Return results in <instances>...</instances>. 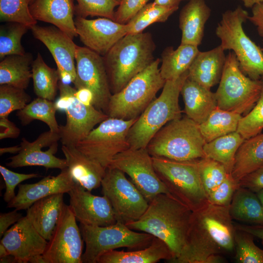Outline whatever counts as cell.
I'll use <instances>...</instances> for the list:
<instances>
[{
  "mask_svg": "<svg viewBox=\"0 0 263 263\" xmlns=\"http://www.w3.org/2000/svg\"><path fill=\"white\" fill-rule=\"evenodd\" d=\"M56 110L55 102L38 97L18 111L17 115L24 126L38 120L46 124L50 131L59 132V126L56 118Z\"/></svg>",
  "mask_w": 263,
  "mask_h": 263,
  "instance_id": "obj_37",
  "label": "cell"
},
{
  "mask_svg": "<svg viewBox=\"0 0 263 263\" xmlns=\"http://www.w3.org/2000/svg\"><path fill=\"white\" fill-rule=\"evenodd\" d=\"M256 194L261 203V204L262 205V207H263V189L259 190L257 192H256Z\"/></svg>",
  "mask_w": 263,
  "mask_h": 263,
  "instance_id": "obj_61",
  "label": "cell"
},
{
  "mask_svg": "<svg viewBox=\"0 0 263 263\" xmlns=\"http://www.w3.org/2000/svg\"><path fill=\"white\" fill-rule=\"evenodd\" d=\"M60 137L58 132L50 130L41 133L33 142L25 138L21 140L20 151L9 158L6 166L13 168L27 166H42L47 169L67 168L65 159L56 157L58 141Z\"/></svg>",
  "mask_w": 263,
  "mask_h": 263,
  "instance_id": "obj_17",
  "label": "cell"
},
{
  "mask_svg": "<svg viewBox=\"0 0 263 263\" xmlns=\"http://www.w3.org/2000/svg\"><path fill=\"white\" fill-rule=\"evenodd\" d=\"M76 220L65 205L42 254L46 263H82L83 240Z\"/></svg>",
  "mask_w": 263,
  "mask_h": 263,
  "instance_id": "obj_16",
  "label": "cell"
},
{
  "mask_svg": "<svg viewBox=\"0 0 263 263\" xmlns=\"http://www.w3.org/2000/svg\"><path fill=\"white\" fill-rule=\"evenodd\" d=\"M251 234L236 229L235 259L239 263H263V249L257 246Z\"/></svg>",
  "mask_w": 263,
  "mask_h": 263,
  "instance_id": "obj_40",
  "label": "cell"
},
{
  "mask_svg": "<svg viewBox=\"0 0 263 263\" xmlns=\"http://www.w3.org/2000/svg\"><path fill=\"white\" fill-rule=\"evenodd\" d=\"M48 241L36 230L26 216L21 218L2 237L0 243L18 263H29L34 256L43 254Z\"/></svg>",
  "mask_w": 263,
  "mask_h": 263,
  "instance_id": "obj_21",
  "label": "cell"
},
{
  "mask_svg": "<svg viewBox=\"0 0 263 263\" xmlns=\"http://www.w3.org/2000/svg\"><path fill=\"white\" fill-rule=\"evenodd\" d=\"M59 97L55 102L57 110L65 112L66 122L59 126L60 141L63 145L75 146L94 127L109 117L93 105L85 104L76 97V89L69 84L58 82Z\"/></svg>",
  "mask_w": 263,
  "mask_h": 263,
  "instance_id": "obj_11",
  "label": "cell"
},
{
  "mask_svg": "<svg viewBox=\"0 0 263 263\" xmlns=\"http://www.w3.org/2000/svg\"><path fill=\"white\" fill-rule=\"evenodd\" d=\"M247 8H252L255 4L263 3V0H240Z\"/></svg>",
  "mask_w": 263,
  "mask_h": 263,
  "instance_id": "obj_57",
  "label": "cell"
},
{
  "mask_svg": "<svg viewBox=\"0 0 263 263\" xmlns=\"http://www.w3.org/2000/svg\"><path fill=\"white\" fill-rule=\"evenodd\" d=\"M21 150V147L17 145L8 147H3L0 149V155H2L4 153H9L12 154L18 153Z\"/></svg>",
  "mask_w": 263,
  "mask_h": 263,
  "instance_id": "obj_56",
  "label": "cell"
},
{
  "mask_svg": "<svg viewBox=\"0 0 263 263\" xmlns=\"http://www.w3.org/2000/svg\"><path fill=\"white\" fill-rule=\"evenodd\" d=\"M31 101V96L25 89L0 85V118L8 117L12 112L22 110Z\"/></svg>",
  "mask_w": 263,
  "mask_h": 263,
  "instance_id": "obj_43",
  "label": "cell"
},
{
  "mask_svg": "<svg viewBox=\"0 0 263 263\" xmlns=\"http://www.w3.org/2000/svg\"><path fill=\"white\" fill-rule=\"evenodd\" d=\"M210 14V8L205 0H189L181 9L179 17L182 33L180 44L200 45L205 24Z\"/></svg>",
  "mask_w": 263,
  "mask_h": 263,
  "instance_id": "obj_26",
  "label": "cell"
},
{
  "mask_svg": "<svg viewBox=\"0 0 263 263\" xmlns=\"http://www.w3.org/2000/svg\"><path fill=\"white\" fill-rule=\"evenodd\" d=\"M30 263H46L42 254L33 256L29 261Z\"/></svg>",
  "mask_w": 263,
  "mask_h": 263,
  "instance_id": "obj_59",
  "label": "cell"
},
{
  "mask_svg": "<svg viewBox=\"0 0 263 263\" xmlns=\"http://www.w3.org/2000/svg\"><path fill=\"white\" fill-rule=\"evenodd\" d=\"M198 167L201 182L208 197L229 173L222 164L207 157L199 159Z\"/></svg>",
  "mask_w": 263,
  "mask_h": 263,
  "instance_id": "obj_42",
  "label": "cell"
},
{
  "mask_svg": "<svg viewBox=\"0 0 263 263\" xmlns=\"http://www.w3.org/2000/svg\"><path fill=\"white\" fill-rule=\"evenodd\" d=\"M109 167L127 174L149 203L159 194L170 195L156 173L147 148H129L117 154Z\"/></svg>",
  "mask_w": 263,
  "mask_h": 263,
  "instance_id": "obj_15",
  "label": "cell"
},
{
  "mask_svg": "<svg viewBox=\"0 0 263 263\" xmlns=\"http://www.w3.org/2000/svg\"><path fill=\"white\" fill-rule=\"evenodd\" d=\"M63 195L58 193L41 198L27 209L26 217L47 241L50 239L65 205Z\"/></svg>",
  "mask_w": 263,
  "mask_h": 263,
  "instance_id": "obj_25",
  "label": "cell"
},
{
  "mask_svg": "<svg viewBox=\"0 0 263 263\" xmlns=\"http://www.w3.org/2000/svg\"><path fill=\"white\" fill-rule=\"evenodd\" d=\"M263 165V133L245 139L238 149L231 174L237 182Z\"/></svg>",
  "mask_w": 263,
  "mask_h": 263,
  "instance_id": "obj_31",
  "label": "cell"
},
{
  "mask_svg": "<svg viewBox=\"0 0 263 263\" xmlns=\"http://www.w3.org/2000/svg\"><path fill=\"white\" fill-rule=\"evenodd\" d=\"M178 9L165 7L154 2L147 3L126 24L127 34L140 33L153 23L165 22Z\"/></svg>",
  "mask_w": 263,
  "mask_h": 263,
  "instance_id": "obj_38",
  "label": "cell"
},
{
  "mask_svg": "<svg viewBox=\"0 0 263 263\" xmlns=\"http://www.w3.org/2000/svg\"><path fill=\"white\" fill-rule=\"evenodd\" d=\"M75 60V88L91 91L93 106L106 113L112 94L103 56L86 47L77 45Z\"/></svg>",
  "mask_w": 263,
  "mask_h": 263,
  "instance_id": "obj_14",
  "label": "cell"
},
{
  "mask_svg": "<svg viewBox=\"0 0 263 263\" xmlns=\"http://www.w3.org/2000/svg\"><path fill=\"white\" fill-rule=\"evenodd\" d=\"M23 217L22 214L16 209L7 213H0V237L3 236L10 225L16 224Z\"/></svg>",
  "mask_w": 263,
  "mask_h": 263,
  "instance_id": "obj_51",
  "label": "cell"
},
{
  "mask_svg": "<svg viewBox=\"0 0 263 263\" xmlns=\"http://www.w3.org/2000/svg\"><path fill=\"white\" fill-rule=\"evenodd\" d=\"M155 44L151 34H127L103 56L111 92L123 89L155 60Z\"/></svg>",
  "mask_w": 263,
  "mask_h": 263,
  "instance_id": "obj_3",
  "label": "cell"
},
{
  "mask_svg": "<svg viewBox=\"0 0 263 263\" xmlns=\"http://www.w3.org/2000/svg\"><path fill=\"white\" fill-rule=\"evenodd\" d=\"M200 51L198 46L180 44L176 49L166 47L161 54L160 68L162 77L166 80H175L188 71Z\"/></svg>",
  "mask_w": 263,
  "mask_h": 263,
  "instance_id": "obj_30",
  "label": "cell"
},
{
  "mask_svg": "<svg viewBox=\"0 0 263 263\" xmlns=\"http://www.w3.org/2000/svg\"><path fill=\"white\" fill-rule=\"evenodd\" d=\"M248 12L240 6L225 11L216 28V35L225 51L232 50L242 72L258 80L263 76V51L245 33L243 24L248 19Z\"/></svg>",
  "mask_w": 263,
  "mask_h": 263,
  "instance_id": "obj_6",
  "label": "cell"
},
{
  "mask_svg": "<svg viewBox=\"0 0 263 263\" xmlns=\"http://www.w3.org/2000/svg\"><path fill=\"white\" fill-rule=\"evenodd\" d=\"M69 207L76 220L90 225L107 226L117 221L112 207L105 196H96L78 183L67 193Z\"/></svg>",
  "mask_w": 263,
  "mask_h": 263,
  "instance_id": "obj_20",
  "label": "cell"
},
{
  "mask_svg": "<svg viewBox=\"0 0 263 263\" xmlns=\"http://www.w3.org/2000/svg\"><path fill=\"white\" fill-rule=\"evenodd\" d=\"M29 10L37 21L51 23L73 39L78 37L72 0H34Z\"/></svg>",
  "mask_w": 263,
  "mask_h": 263,
  "instance_id": "obj_23",
  "label": "cell"
},
{
  "mask_svg": "<svg viewBox=\"0 0 263 263\" xmlns=\"http://www.w3.org/2000/svg\"><path fill=\"white\" fill-rule=\"evenodd\" d=\"M180 94L183 98L186 116L199 125L217 107L215 93L188 77Z\"/></svg>",
  "mask_w": 263,
  "mask_h": 263,
  "instance_id": "obj_28",
  "label": "cell"
},
{
  "mask_svg": "<svg viewBox=\"0 0 263 263\" xmlns=\"http://www.w3.org/2000/svg\"><path fill=\"white\" fill-rule=\"evenodd\" d=\"M79 227L86 245L81 258L84 263H97L104 253L121 247L131 250L145 248L150 244L154 237L150 234L132 230L118 221L103 226L80 224Z\"/></svg>",
  "mask_w": 263,
  "mask_h": 263,
  "instance_id": "obj_9",
  "label": "cell"
},
{
  "mask_svg": "<svg viewBox=\"0 0 263 263\" xmlns=\"http://www.w3.org/2000/svg\"><path fill=\"white\" fill-rule=\"evenodd\" d=\"M61 150L74 180L91 191L101 186L106 169L79 150L75 146L63 145Z\"/></svg>",
  "mask_w": 263,
  "mask_h": 263,
  "instance_id": "obj_24",
  "label": "cell"
},
{
  "mask_svg": "<svg viewBox=\"0 0 263 263\" xmlns=\"http://www.w3.org/2000/svg\"><path fill=\"white\" fill-rule=\"evenodd\" d=\"M149 0H121L115 12L114 21L127 24Z\"/></svg>",
  "mask_w": 263,
  "mask_h": 263,
  "instance_id": "obj_48",
  "label": "cell"
},
{
  "mask_svg": "<svg viewBox=\"0 0 263 263\" xmlns=\"http://www.w3.org/2000/svg\"><path fill=\"white\" fill-rule=\"evenodd\" d=\"M103 195L109 200L116 221L125 224L140 219L149 202L135 185L121 170L109 167L102 180Z\"/></svg>",
  "mask_w": 263,
  "mask_h": 263,
  "instance_id": "obj_13",
  "label": "cell"
},
{
  "mask_svg": "<svg viewBox=\"0 0 263 263\" xmlns=\"http://www.w3.org/2000/svg\"><path fill=\"white\" fill-rule=\"evenodd\" d=\"M173 258L168 244L154 237L150 244L145 248L127 251L110 250L102 254L97 263H155L161 260L169 262Z\"/></svg>",
  "mask_w": 263,
  "mask_h": 263,
  "instance_id": "obj_29",
  "label": "cell"
},
{
  "mask_svg": "<svg viewBox=\"0 0 263 263\" xmlns=\"http://www.w3.org/2000/svg\"><path fill=\"white\" fill-rule=\"evenodd\" d=\"M0 173L5 184L3 199L7 203L16 196L15 189L17 186L25 180L40 176L38 173L24 174L15 172L2 165H0Z\"/></svg>",
  "mask_w": 263,
  "mask_h": 263,
  "instance_id": "obj_47",
  "label": "cell"
},
{
  "mask_svg": "<svg viewBox=\"0 0 263 263\" xmlns=\"http://www.w3.org/2000/svg\"><path fill=\"white\" fill-rule=\"evenodd\" d=\"M206 143L199 125L186 116L168 123L146 148L151 156L188 161L206 157L203 150Z\"/></svg>",
  "mask_w": 263,
  "mask_h": 263,
  "instance_id": "obj_5",
  "label": "cell"
},
{
  "mask_svg": "<svg viewBox=\"0 0 263 263\" xmlns=\"http://www.w3.org/2000/svg\"><path fill=\"white\" fill-rule=\"evenodd\" d=\"M76 31L85 47L104 56L114 45L127 34L126 24L106 18L75 19Z\"/></svg>",
  "mask_w": 263,
  "mask_h": 263,
  "instance_id": "obj_19",
  "label": "cell"
},
{
  "mask_svg": "<svg viewBox=\"0 0 263 263\" xmlns=\"http://www.w3.org/2000/svg\"><path fill=\"white\" fill-rule=\"evenodd\" d=\"M236 228L229 207L208 202L193 211L185 245L173 263H217L235 251Z\"/></svg>",
  "mask_w": 263,
  "mask_h": 263,
  "instance_id": "obj_1",
  "label": "cell"
},
{
  "mask_svg": "<svg viewBox=\"0 0 263 263\" xmlns=\"http://www.w3.org/2000/svg\"><path fill=\"white\" fill-rule=\"evenodd\" d=\"M233 220L248 225H263V207L256 194L239 187L235 191L229 206Z\"/></svg>",
  "mask_w": 263,
  "mask_h": 263,
  "instance_id": "obj_32",
  "label": "cell"
},
{
  "mask_svg": "<svg viewBox=\"0 0 263 263\" xmlns=\"http://www.w3.org/2000/svg\"><path fill=\"white\" fill-rule=\"evenodd\" d=\"M31 54L6 56L0 62V85L26 89L32 78Z\"/></svg>",
  "mask_w": 263,
  "mask_h": 263,
  "instance_id": "obj_33",
  "label": "cell"
},
{
  "mask_svg": "<svg viewBox=\"0 0 263 263\" xmlns=\"http://www.w3.org/2000/svg\"><path fill=\"white\" fill-rule=\"evenodd\" d=\"M30 29L34 37L47 48L57 66L59 80L73 83L76 77L75 63L76 45L73 38L56 26L33 25Z\"/></svg>",
  "mask_w": 263,
  "mask_h": 263,
  "instance_id": "obj_18",
  "label": "cell"
},
{
  "mask_svg": "<svg viewBox=\"0 0 263 263\" xmlns=\"http://www.w3.org/2000/svg\"><path fill=\"white\" fill-rule=\"evenodd\" d=\"M29 29L27 26L18 22H9L0 26V59L7 56L25 53L21 38Z\"/></svg>",
  "mask_w": 263,
  "mask_h": 263,
  "instance_id": "obj_39",
  "label": "cell"
},
{
  "mask_svg": "<svg viewBox=\"0 0 263 263\" xmlns=\"http://www.w3.org/2000/svg\"><path fill=\"white\" fill-rule=\"evenodd\" d=\"M184 0H154L153 2L159 5L170 8H178L182 1Z\"/></svg>",
  "mask_w": 263,
  "mask_h": 263,
  "instance_id": "obj_55",
  "label": "cell"
},
{
  "mask_svg": "<svg viewBox=\"0 0 263 263\" xmlns=\"http://www.w3.org/2000/svg\"><path fill=\"white\" fill-rule=\"evenodd\" d=\"M34 1V0H27V1L29 5L31 4Z\"/></svg>",
  "mask_w": 263,
  "mask_h": 263,
  "instance_id": "obj_62",
  "label": "cell"
},
{
  "mask_svg": "<svg viewBox=\"0 0 263 263\" xmlns=\"http://www.w3.org/2000/svg\"><path fill=\"white\" fill-rule=\"evenodd\" d=\"M8 254V252L5 246L2 244L0 243V258Z\"/></svg>",
  "mask_w": 263,
  "mask_h": 263,
  "instance_id": "obj_60",
  "label": "cell"
},
{
  "mask_svg": "<svg viewBox=\"0 0 263 263\" xmlns=\"http://www.w3.org/2000/svg\"><path fill=\"white\" fill-rule=\"evenodd\" d=\"M239 187L238 182L229 173L225 179L209 195L210 203L220 206L229 207L233 195Z\"/></svg>",
  "mask_w": 263,
  "mask_h": 263,
  "instance_id": "obj_46",
  "label": "cell"
},
{
  "mask_svg": "<svg viewBox=\"0 0 263 263\" xmlns=\"http://www.w3.org/2000/svg\"><path fill=\"white\" fill-rule=\"evenodd\" d=\"M243 115L217 107L207 118L199 125L201 133L206 142L237 132Z\"/></svg>",
  "mask_w": 263,
  "mask_h": 263,
  "instance_id": "obj_35",
  "label": "cell"
},
{
  "mask_svg": "<svg viewBox=\"0 0 263 263\" xmlns=\"http://www.w3.org/2000/svg\"><path fill=\"white\" fill-rule=\"evenodd\" d=\"M77 98L83 103L93 105L94 96L92 93L86 88L77 89L75 93Z\"/></svg>",
  "mask_w": 263,
  "mask_h": 263,
  "instance_id": "obj_54",
  "label": "cell"
},
{
  "mask_svg": "<svg viewBox=\"0 0 263 263\" xmlns=\"http://www.w3.org/2000/svg\"><path fill=\"white\" fill-rule=\"evenodd\" d=\"M160 62V59H155L120 91L112 94L106 112L109 117L124 120L138 118L166 81L161 75Z\"/></svg>",
  "mask_w": 263,
  "mask_h": 263,
  "instance_id": "obj_7",
  "label": "cell"
},
{
  "mask_svg": "<svg viewBox=\"0 0 263 263\" xmlns=\"http://www.w3.org/2000/svg\"><path fill=\"white\" fill-rule=\"evenodd\" d=\"M262 244L263 245V240H262Z\"/></svg>",
  "mask_w": 263,
  "mask_h": 263,
  "instance_id": "obj_63",
  "label": "cell"
},
{
  "mask_svg": "<svg viewBox=\"0 0 263 263\" xmlns=\"http://www.w3.org/2000/svg\"><path fill=\"white\" fill-rule=\"evenodd\" d=\"M239 187L257 192L263 189V165L243 177L238 182Z\"/></svg>",
  "mask_w": 263,
  "mask_h": 263,
  "instance_id": "obj_49",
  "label": "cell"
},
{
  "mask_svg": "<svg viewBox=\"0 0 263 263\" xmlns=\"http://www.w3.org/2000/svg\"><path fill=\"white\" fill-rule=\"evenodd\" d=\"M56 176H47L32 184L19 185L16 196L7 204V207L27 210L35 202L58 193H68L75 184L68 168Z\"/></svg>",
  "mask_w": 263,
  "mask_h": 263,
  "instance_id": "obj_22",
  "label": "cell"
},
{
  "mask_svg": "<svg viewBox=\"0 0 263 263\" xmlns=\"http://www.w3.org/2000/svg\"><path fill=\"white\" fill-rule=\"evenodd\" d=\"M188 70L175 80H167L160 95L155 98L130 128V148H146L149 143L165 125L182 117L179 97Z\"/></svg>",
  "mask_w": 263,
  "mask_h": 263,
  "instance_id": "obj_4",
  "label": "cell"
},
{
  "mask_svg": "<svg viewBox=\"0 0 263 263\" xmlns=\"http://www.w3.org/2000/svg\"><path fill=\"white\" fill-rule=\"evenodd\" d=\"M0 263H16L18 262L16 259L14 257V256L11 254H8L1 258H0Z\"/></svg>",
  "mask_w": 263,
  "mask_h": 263,
  "instance_id": "obj_58",
  "label": "cell"
},
{
  "mask_svg": "<svg viewBox=\"0 0 263 263\" xmlns=\"http://www.w3.org/2000/svg\"><path fill=\"white\" fill-rule=\"evenodd\" d=\"M260 97L253 108L240 120L237 132L244 139L261 133L263 130V76Z\"/></svg>",
  "mask_w": 263,
  "mask_h": 263,
  "instance_id": "obj_45",
  "label": "cell"
},
{
  "mask_svg": "<svg viewBox=\"0 0 263 263\" xmlns=\"http://www.w3.org/2000/svg\"><path fill=\"white\" fill-rule=\"evenodd\" d=\"M0 19L1 22L22 23L30 29L37 23L27 0H0Z\"/></svg>",
  "mask_w": 263,
  "mask_h": 263,
  "instance_id": "obj_41",
  "label": "cell"
},
{
  "mask_svg": "<svg viewBox=\"0 0 263 263\" xmlns=\"http://www.w3.org/2000/svg\"><path fill=\"white\" fill-rule=\"evenodd\" d=\"M236 229L247 232L254 237L263 240V225H234Z\"/></svg>",
  "mask_w": 263,
  "mask_h": 263,
  "instance_id": "obj_53",
  "label": "cell"
},
{
  "mask_svg": "<svg viewBox=\"0 0 263 263\" xmlns=\"http://www.w3.org/2000/svg\"><path fill=\"white\" fill-rule=\"evenodd\" d=\"M248 19L256 26L259 35L263 38V2L252 7V15Z\"/></svg>",
  "mask_w": 263,
  "mask_h": 263,
  "instance_id": "obj_52",
  "label": "cell"
},
{
  "mask_svg": "<svg viewBox=\"0 0 263 263\" xmlns=\"http://www.w3.org/2000/svg\"><path fill=\"white\" fill-rule=\"evenodd\" d=\"M75 6L76 17L86 18L88 16H98L114 21L115 7L118 6L121 0H75Z\"/></svg>",
  "mask_w": 263,
  "mask_h": 263,
  "instance_id": "obj_44",
  "label": "cell"
},
{
  "mask_svg": "<svg viewBox=\"0 0 263 263\" xmlns=\"http://www.w3.org/2000/svg\"><path fill=\"white\" fill-rule=\"evenodd\" d=\"M193 211L172 196L160 193L154 197L138 220L126 224L130 229L145 232L165 242L173 258L180 255L190 227Z\"/></svg>",
  "mask_w": 263,
  "mask_h": 263,
  "instance_id": "obj_2",
  "label": "cell"
},
{
  "mask_svg": "<svg viewBox=\"0 0 263 263\" xmlns=\"http://www.w3.org/2000/svg\"><path fill=\"white\" fill-rule=\"evenodd\" d=\"M152 158L155 171L170 195L193 211L208 202L200 176L199 159L176 161Z\"/></svg>",
  "mask_w": 263,
  "mask_h": 263,
  "instance_id": "obj_8",
  "label": "cell"
},
{
  "mask_svg": "<svg viewBox=\"0 0 263 263\" xmlns=\"http://www.w3.org/2000/svg\"><path fill=\"white\" fill-rule=\"evenodd\" d=\"M224 52L220 45L200 51L188 69V77L208 89L219 83L226 60Z\"/></svg>",
  "mask_w": 263,
  "mask_h": 263,
  "instance_id": "obj_27",
  "label": "cell"
},
{
  "mask_svg": "<svg viewBox=\"0 0 263 263\" xmlns=\"http://www.w3.org/2000/svg\"><path fill=\"white\" fill-rule=\"evenodd\" d=\"M215 93L217 107L245 115L257 103L261 90V81L250 78L240 69L234 52L226 56L223 73Z\"/></svg>",
  "mask_w": 263,
  "mask_h": 263,
  "instance_id": "obj_10",
  "label": "cell"
},
{
  "mask_svg": "<svg viewBox=\"0 0 263 263\" xmlns=\"http://www.w3.org/2000/svg\"><path fill=\"white\" fill-rule=\"evenodd\" d=\"M244 140L235 132L207 142L203 147L205 157L222 164L231 173L236 152Z\"/></svg>",
  "mask_w": 263,
  "mask_h": 263,
  "instance_id": "obj_34",
  "label": "cell"
},
{
  "mask_svg": "<svg viewBox=\"0 0 263 263\" xmlns=\"http://www.w3.org/2000/svg\"><path fill=\"white\" fill-rule=\"evenodd\" d=\"M137 118L124 120L109 117L75 147L107 169L117 154L130 148L128 134Z\"/></svg>",
  "mask_w": 263,
  "mask_h": 263,
  "instance_id": "obj_12",
  "label": "cell"
},
{
  "mask_svg": "<svg viewBox=\"0 0 263 263\" xmlns=\"http://www.w3.org/2000/svg\"><path fill=\"white\" fill-rule=\"evenodd\" d=\"M34 91L38 97L54 101L58 90V71L49 67L38 53L32 64Z\"/></svg>",
  "mask_w": 263,
  "mask_h": 263,
  "instance_id": "obj_36",
  "label": "cell"
},
{
  "mask_svg": "<svg viewBox=\"0 0 263 263\" xmlns=\"http://www.w3.org/2000/svg\"><path fill=\"white\" fill-rule=\"evenodd\" d=\"M20 129L8 117L0 118V139L16 138L19 135Z\"/></svg>",
  "mask_w": 263,
  "mask_h": 263,
  "instance_id": "obj_50",
  "label": "cell"
}]
</instances>
